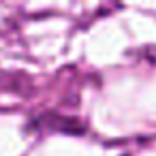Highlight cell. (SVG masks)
Segmentation results:
<instances>
[]
</instances>
